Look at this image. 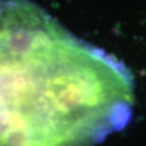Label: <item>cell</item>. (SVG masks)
Returning a JSON list of instances; mask_svg holds the SVG:
<instances>
[{
	"label": "cell",
	"mask_w": 146,
	"mask_h": 146,
	"mask_svg": "<svg viewBox=\"0 0 146 146\" xmlns=\"http://www.w3.org/2000/svg\"><path fill=\"white\" fill-rule=\"evenodd\" d=\"M133 108L124 63L31 0H0V146H95Z\"/></svg>",
	"instance_id": "obj_1"
}]
</instances>
